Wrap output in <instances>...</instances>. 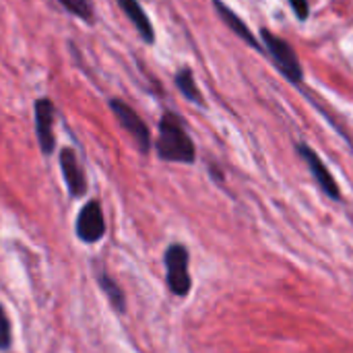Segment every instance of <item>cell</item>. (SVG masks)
<instances>
[{
    "label": "cell",
    "instance_id": "6da1fadb",
    "mask_svg": "<svg viewBox=\"0 0 353 353\" xmlns=\"http://www.w3.org/2000/svg\"><path fill=\"white\" fill-rule=\"evenodd\" d=\"M157 155L163 161H176V163H192L196 159V149L186 132V126L182 118H178L174 112H165L159 120V137L155 143Z\"/></svg>",
    "mask_w": 353,
    "mask_h": 353
},
{
    "label": "cell",
    "instance_id": "7a4b0ae2",
    "mask_svg": "<svg viewBox=\"0 0 353 353\" xmlns=\"http://www.w3.org/2000/svg\"><path fill=\"white\" fill-rule=\"evenodd\" d=\"M261 37H263V43L267 48V54L273 58L275 66L279 68V72L292 81V83H300L302 77H304V70H302V64L298 60V54L294 52V48L279 35L271 33L269 29H263L261 31Z\"/></svg>",
    "mask_w": 353,
    "mask_h": 353
},
{
    "label": "cell",
    "instance_id": "3957f363",
    "mask_svg": "<svg viewBox=\"0 0 353 353\" xmlns=\"http://www.w3.org/2000/svg\"><path fill=\"white\" fill-rule=\"evenodd\" d=\"M165 279H168V288L174 296L184 298L188 296L190 288H192V279L188 273V250L182 244H172L165 250Z\"/></svg>",
    "mask_w": 353,
    "mask_h": 353
},
{
    "label": "cell",
    "instance_id": "277c9868",
    "mask_svg": "<svg viewBox=\"0 0 353 353\" xmlns=\"http://www.w3.org/2000/svg\"><path fill=\"white\" fill-rule=\"evenodd\" d=\"M110 108H112L114 116L118 118V122L122 124V128L134 139L141 153H147L151 149V132H149L147 124L143 122V118L122 99H112Z\"/></svg>",
    "mask_w": 353,
    "mask_h": 353
},
{
    "label": "cell",
    "instance_id": "5b68a950",
    "mask_svg": "<svg viewBox=\"0 0 353 353\" xmlns=\"http://www.w3.org/2000/svg\"><path fill=\"white\" fill-rule=\"evenodd\" d=\"M298 153H300L302 159L308 163V170L312 172V176H314L316 184L321 186V190H323L329 199L339 201V199H341V190H339V186H337V180L331 176V172H329V168L325 165V161L321 159V155H319L312 147H308L306 143H298Z\"/></svg>",
    "mask_w": 353,
    "mask_h": 353
},
{
    "label": "cell",
    "instance_id": "8992f818",
    "mask_svg": "<svg viewBox=\"0 0 353 353\" xmlns=\"http://www.w3.org/2000/svg\"><path fill=\"white\" fill-rule=\"evenodd\" d=\"M103 234H105V221H103L101 205L97 201H89L77 217V236L85 244H95L103 238Z\"/></svg>",
    "mask_w": 353,
    "mask_h": 353
},
{
    "label": "cell",
    "instance_id": "52a82bcc",
    "mask_svg": "<svg viewBox=\"0 0 353 353\" xmlns=\"http://www.w3.org/2000/svg\"><path fill=\"white\" fill-rule=\"evenodd\" d=\"M54 116H56V110L48 97H41L35 101V134H37V143L43 155H50L56 147Z\"/></svg>",
    "mask_w": 353,
    "mask_h": 353
},
{
    "label": "cell",
    "instance_id": "ba28073f",
    "mask_svg": "<svg viewBox=\"0 0 353 353\" xmlns=\"http://www.w3.org/2000/svg\"><path fill=\"white\" fill-rule=\"evenodd\" d=\"M60 168H62V176H64V182L68 186V192L79 199L87 192V180H85V174H83V168L77 159V153L72 149H62L60 151Z\"/></svg>",
    "mask_w": 353,
    "mask_h": 353
},
{
    "label": "cell",
    "instance_id": "9c48e42d",
    "mask_svg": "<svg viewBox=\"0 0 353 353\" xmlns=\"http://www.w3.org/2000/svg\"><path fill=\"white\" fill-rule=\"evenodd\" d=\"M213 4H215V8H217V14L221 17V21L242 39V41H246L250 48H254V50H259V52H263V46L259 43V39L254 37V33L248 29V25L232 10V8H228L223 2H219V0H213Z\"/></svg>",
    "mask_w": 353,
    "mask_h": 353
},
{
    "label": "cell",
    "instance_id": "30bf717a",
    "mask_svg": "<svg viewBox=\"0 0 353 353\" xmlns=\"http://www.w3.org/2000/svg\"><path fill=\"white\" fill-rule=\"evenodd\" d=\"M118 4L126 12V17L130 19V23L134 25V29L139 31L143 41L145 43H153L155 41V31H153V25H151L147 12L139 4V0H118Z\"/></svg>",
    "mask_w": 353,
    "mask_h": 353
},
{
    "label": "cell",
    "instance_id": "8fae6325",
    "mask_svg": "<svg viewBox=\"0 0 353 353\" xmlns=\"http://www.w3.org/2000/svg\"><path fill=\"white\" fill-rule=\"evenodd\" d=\"M97 283H99L101 292L108 296L110 304H112L118 312H124V310H126V298H124V292L120 290V285H118L105 271H99V273H97Z\"/></svg>",
    "mask_w": 353,
    "mask_h": 353
},
{
    "label": "cell",
    "instance_id": "7c38bea8",
    "mask_svg": "<svg viewBox=\"0 0 353 353\" xmlns=\"http://www.w3.org/2000/svg\"><path fill=\"white\" fill-rule=\"evenodd\" d=\"M176 87L180 89V93L188 99V101H194L199 105H203V97H201V91L196 87V81H194V74L190 68H182L176 72Z\"/></svg>",
    "mask_w": 353,
    "mask_h": 353
},
{
    "label": "cell",
    "instance_id": "4fadbf2b",
    "mask_svg": "<svg viewBox=\"0 0 353 353\" xmlns=\"http://www.w3.org/2000/svg\"><path fill=\"white\" fill-rule=\"evenodd\" d=\"M66 10H70L74 17L87 21V23H93V6L89 0H58Z\"/></svg>",
    "mask_w": 353,
    "mask_h": 353
},
{
    "label": "cell",
    "instance_id": "5bb4252c",
    "mask_svg": "<svg viewBox=\"0 0 353 353\" xmlns=\"http://www.w3.org/2000/svg\"><path fill=\"white\" fill-rule=\"evenodd\" d=\"M8 347H10V323L4 308L0 306V350H8Z\"/></svg>",
    "mask_w": 353,
    "mask_h": 353
},
{
    "label": "cell",
    "instance_id": "9a60e30c",
    "mask_svg": "<svg viewBox=\"0 0 353 353\" xmlns=\"http://www.w3.org/2000/svg\"><path fill=\"white\" fill-rule=\"evenodd\" d=\"M290 4H292V8H294L296 17H298L300 21H306V19H308V14H310L308 0H290Z\"/></svg>",
    "mask_w": 353,
    "mask_h": 353
}]
</instances>
